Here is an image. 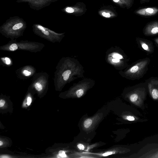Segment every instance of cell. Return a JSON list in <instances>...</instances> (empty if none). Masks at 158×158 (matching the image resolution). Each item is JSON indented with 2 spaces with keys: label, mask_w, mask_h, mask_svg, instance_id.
<instances>
[{
  "label": "cell",
  "mask_w": 158,
  "mask_h": 158,
  "mask_svg": "<svg viewBox=\"0 0 158 158\" xmlns=\"http://www.w3.org/2000/svg\"><path fill=\"white\" fill-rule=\"evenodd\" d=\"M27 27L24 19L18 16L10 17L0 27V32L3 35L15 36L22 35Z\"/></svg>",
  "instance_id": "obj_1"
},
{
  "label": "cell",
  "mask_w": 158,
  "mask_h": 158,
  "mask_svg": "<svg viewBox=\"0 0 158 158\" xmlns=\"http://www.w3.org/2000/svg\"><path fill=\"white\" fill-rule=\"evenodd\" d=\"M126 59L123 51L118 47H111L106 52L105 60L106 62L120 71L126 66Z\"/></svg>",
  "instance_id": "obj_2"
},
{
  "label": "cell",
  "mask_w": 158,
  "mask_h": 158,
  "mask_svg": "<svg viewBox=\"0 0 158 158\" xmlns=\"http://www.w3.org/2000/svg\"><path fill=\"white\" fill-rule=\"evenodd\" d=\"M32 28L33 31L35 34L45 38L52 39L59 38L64 36V33L58 34L56 33L38 23L33 24Z\"/></svg>",
  "instance_id": "obj_3"
},
{
  "label": "cell",
  "mask_w": 158,
  "mask_h": 158,
  "mask_svg": "<svg viewBox=\"0 0 158 158\" xmlns=\"http://www.w3.org/2000/svg\"><path fill=\"white\" fill-rule=\"evenodd\" d=\"M59 0H16L17 3L27 2L31 9L39 10Z\"/></svg>",
  "instance_id": "obj_4"
},
{
  "label": "cell",
  "mask_w": 158,
  "mask_h": 158,
  "mask_svg": "<svg viewBox=\"0 0 158 158\" xmlns=\"http://www.w3.org/2000/svg\"><path fill=\"white\" fill-rule=\"evenodd\" d=\"M79 3L78 5L76 4L74 6H66L62 9L61 11L65 13L76 16L83 15L86 10L85 6L84 5L83 6V4L80 5Z\"/></svg>",
  "instance_id": "obj_5"
},
{
  "label": "cell",
  "mask_w": 158,
  "mask_h": 158,
  "mask_svg": "<svg viewBox=\"0 0 158 158\" xmlns=\"http://www.w3.org/2000/svg\"><path fill=\"white\" fill-rule=\"evenodd\" d=\"M146 35H153L158 33V21H153L148 23L144 29Z\"/></svg>",
  "instance_id": "obj_6"
},
{
  "label": "cell",
  "mask_w": 158,
  "mask_h": 158,
  "mask_svg": "<svg viewBox=\"0 0 158 158\" xmlns=\"http://www.w3.org/2000/svg\"><path fill=\"white\" fill-rule=\"evenodd\" d=\"M158 13V8L155 7H148L138 10L135 13L140 15L151 16L155 15Z\"/></svg>",
  "instance_id": "obj_7"
},
{
  "label": "cell",
  "mask_w": 158,
  "mask_h": 158,
  "mask_svg": "<svg viewBox=\"0 0 158 158\" xmlns=\"http://www.w3.org/2000/svg\"><path fill=\"white\" fill-rule=\"evenodd\" d=\"M113 2L122 7L129 9L131 7L134 0H112Z\"/></svg>",
  "instance_id": "obj_8"
},
{
  "label": "cell",
  "mask_w": 158,
  "mask_h": 158,
  "mask_svg": "<svg viewBox=\"0 0 158 158\" xmlns=\"http://www.w3.org/2000/svg\"><path fill=\"white\" fill-rule=\"evenodd\" d=\"M100 15L103 17L106 18H110L114 17L115 14L111 11L109 10H103L100 11Z\"/></svg>",
  "instance_id": "obj_9"
},
{
  "label": "cell",
  "mask_w": 158,
  "mask_h": 158,
  "mask_svg": "<svg viewBox=\"0 0 158 158\" xmlns=\"http://www.w3.org/2000/svg\"><path fill=\"white\" fill-rule=\"evenodd\" d=\"M94 118H88L86 119L83 123V126L86 129L89 128L91 125L94 123Z\"/></svg>",
  "instance_id": "obj_10"
},
{
  "label": "cell",
  "mask_w": 158,
  "mask_h": 158,
  "mask_svg": "<svg viewBox=\"0 0 158 158\" xmlns=\"http://www.w3.org/2000/svg\"><path fill=\"white\" fill-rule=\"evenodd\" d=\"M34 86L36 89L38 91H40L42 90V85L39 82L36 83L35 84Z\"/></svg>",
  "instance_id": "obj_11"
},
{
  "label": "cell",
  "mask_w": 158,
  "mask_h": 158,
  "mask_svg": "<svg viewBox=\"0 0 158 158\" xmlns=\"http://www.w3.org/2000/svg\"><path fill=\"white\" fill-rule=\"evenodd\" d=\"M152 95L154 99H156L158 98V91L157 89H154L152 92Z\"/></svg>",
  "instance_id": "obj_12"
},
{
  "label": "cell",
  "mask_w": 158,
  "mask_h": 158,
  "mask_svg": "<svg viewBox=\"0 0 158 158\" xmlns=\"http://www.w3.org/2000/svg\"><path fill=\"white\" fill-rule=\"evenodd\" d=\"M138 98V95L135 94H134L130 96V100L131 102H134L137 100Z\"/></svg>",
  "instance_id": "obj_13"
},
{
  "label": "cell",
  "mask_w": 158,
  "mask_h": 158,
  "mask_svg": "<svg viewBox=\"0 0 158 158\" xmlns=\"http://www.w3.org/2000/svg\"><path fill=\"white\" fill-rule=\"evenodd\" d=\"M141 46L142 48L145 50L148 51L149 47L148 45L145 43H143L141 44Z\"/></svg>",
  "instance_id": "obj_14"
},
{
  "label": "cell",
  "mask_w": 158,
  "mask_h": 158,
  "mask_svg": "<svg viewBox=\"0 0 158 158\" xmlns=\"http://www.w3.org/2000/svg\"><path fill=\"white\" fill-rule=\"evenodd\" d=\"M23 74L25 76H29L31 74V73L27 70H24L23 72Z\"/></svg>",
  "instance_id": "obj_15"
},
{
  "label": "cell",
  "mask_w": 158,
  "mask_h": 158,
  "mask_svg": "<svg viewBox=\"0 0 158 158\" xmlns=\"http://www.w3.org/2000/svg\"><path fill=\"white\" fill-rule=\"evenodd\" d=\"M59 155L60 156L62 157H66L65 152L63 151H60L59 152Z\"/></svg>",
  "instance_id": "obj_16"
},
{
  "label": "cell",
  "mask_w": 158,
  "mask_h": 158,
  "mask_svg": "<svg viewBox=\"0 0 158 158\" xmlns=\"http://www.w3.org/2000/svg\"><path fill=\"white\" fill-rule=\"evenodd\" d=\"M114 153V152L113 151H109L105 153H104L102 154L103 156H106L110 155Z\"/></svg>",
  "instance_id": "obj_17"
},
{
  "label": "cell",
  "mask_w": 158,
  "mask_h": 158,
  "mask_svg": "<svg viewBox=\"0 0 158 158\" xmlns=\"http://www.w3.org/2000/svg\"><path fill=\"white\" fill-rule=\"evenodd\" d=\"M77 147L80 150H83L85 149V147L81 143H79L77 145Z\"/></svg>",
  "instance_id": "obj_18"
},
{
  "label": "cell",
  "mask_w": 158,
  "mask_h": 158,
  "mask_svg": "<svg viewBox=\"0 0 158 158\" xmlns=\"http://www.w3.org/2000/svg\"><path fill=\"white\" fill-rule=\"evenodd\" d=\"M32 102V99L30 97H27V104L28 106H29L31 103Z\"/></svg>",
  "instance_id": "obj_19"
},
{
  "label": "cell",
  "mask_w": 158,
  "mask_h": 158,
  "mask_svg": "<svg viewBox=\"0 0 158 158\" xmlns=\"http://www.w3.org/2000/svg\"><path fill=\"white\" fill-rule=\"evenodd\" d=\"M5 103V101L4 100L1 99L0 100V107H2L4 105Z\"/></svg>",
  "instance_id": "obj_20"
},
{
  "label": "cell",
  "mask_w": 158,
  "mask_h": 158,
  "mask_svg": "<svg viewBox=\"0 0 158 158\" xmlns=\"http://www.w3.org/2000/svg\"><path fill=\"white\" fill-rule=\"evenodd\" d=\"M127 119L129 121H132L134 120L135 118L133 116H128L127 117Z\"/></svg>",
  "instance_id": "obj_21"
},
{
  "label": "cell",
  "mask_w": 158,
  "mask_h": 158,
  "mask_svg": "<svg viewBox=\"0 0 158 158\" xmlns=\"http://www.w3.org/2000/svg\"><path fill=\"white\" fill-rule=\"evenodd\" d=\"M5 63L7 64H9L10 63V59L6 57L5 58Z\"/></svg>",
  "instance_id": "obj_22"
},
{
  "label": "cell",
  "mask_w": 158,
  "mask_h": 158,
  "mask_svg": "<svg viewBox=\"0 0 158 158\" xmlns=\"http://www.w3.org/2000/svg\"><path fill=\"white\" fill-rule=\"evenodd\" d=\"M140 3L141 4L144 3L145 2H148L150 0H140Z\"/></svg>",
  "instance_id": "obj_23"
},
{
  "label": "cell",
  "mask_w": 158,
  "mask_h": 158,
  "mask_svg": "<svg viewBox=\"0 0 158 158\" xmlns=\"http://www.w3.org/2000/svg\"><path fill=\"white\" fill-rule=\"evenodd\" d=\"M3 144V142L1 141H0V146H1Z\"/></svg>",
  "instance_id": "obj_24"
},
{
  "label": "cell",
  "mask_w": 158,
  "mask_h": 158,
  "mask_svg": "<svg viewBox=\"0 0 158 158\" xmlns=\"http://www.w3.org/2000/svg\"><path fill=\"white\" fill-rule=\"evenodd\" d=\"M156 40V41L157 43H158V39H157Z\"/></svg>",
  "instance_id": "obj_25"
},
{
  "label": "cell",
  "mask_w": 158,
  "mask_h": 158,
  "mask_svg": "<svg viewBox=\"0 0 158 158\" xmlns=\"http://www.w3.org/2000/svg\"></svg>",
  "instance_id": "obj_26"
}]
</instances>
